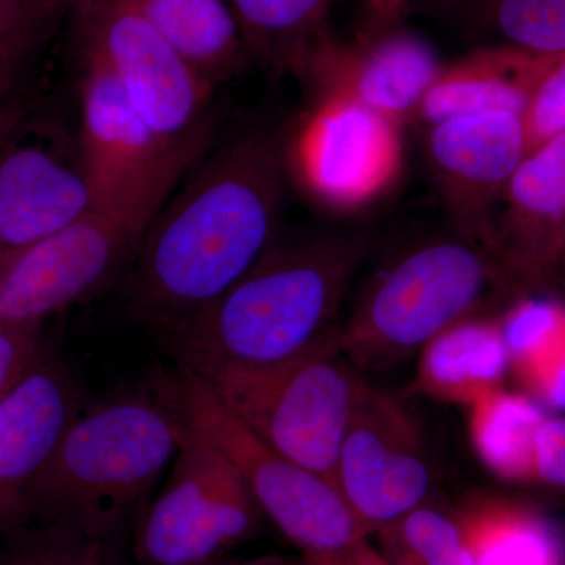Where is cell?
Returning a JSON list of instances; mask_svg holds the SVG:
<instances>
[{
    "mask_svg": "<svg viewBox=\"0 0 565 565\" xmlns=\"http://www.w3.org/2000/svg\"><path fill=\"white\" fill-rule=\"evenodd\" d=\"M444 66L429 41L397 24L356 32L351 43L329 33L300 77L319 93L345 96L403 125L415 118Z\"/></svg>",
    "mask_w": 565,
    "mask_h": 565,
    "instance_id": "obj_15",
    "label": "cell"
},
{
    "mask_svg": "<svg viewBox=\"0 0 565 565\" xmlns=\"http://www.w3.org/2000/svg\"><path fill=\"white\" fill-rule=\"evenodd\" d=\"M525 296L500 259L451 228L386 259L341 319L337 344L360 371L411 359L449 327Z\"/></svg>",
    "mask_w": 565,
    "mask_h": 565,
    "instance_id": "obj_4",
    "label": "cell"
},
{
    "mask_svg": "<svg viewBox=\"0 0 565 565\" xmlns=\"http://www.w3.org/2000/svg\"><path fill=\"white\" fill-rule=\"evenodd\" d=\"M373 248L366 228H332L270 245L255 266L199 313L158 333L195 374L291 362L332 341Z\"/></svg>",
    "mask_w": 565,
    "mask_h": 565,
    "instance_id": "obj_2",
    "label": "cell"
},
{
    "mask_svg": "<svg viewBox=\"0 0 565 565\" xmlns=\"http://www.w3.org/2000/svg\"><path fill=\"white\" fill-rule=\"evenodd\" d=\"M424 154L451 228L490 252L498 206L527 154L523 115L494 111L429 126Z\"/></svg>",
    "mask_w": 565,
    "mask_h": 565,
    "instance_id": "obj_13",
    "label": "cell"
},
{
    "mask_svg": "<svg viewBox=\"0 0 565 565\" xmlns=\"http://www.w3.org/2000/svg\"><path fill=\"white\" fill-rule=\"evenodd\" d=\"M77 145L93 210L139 241L191 167L151 131L114 74L87 52Z\"/></svg>",
    "mask_w": 565,
    "mask_h": 565,
    "instance_id": "obj_8",
    "label": "cell"
},
{
    "mask_svg": "<svg viewBox=\"0 0 565 565\" xmlns=\"http://www.w3.org/2000/svg\"><path fill=\"white\" fill-rule=\"evenodd\" d=\"M509 371L500 321L473 316L446 329L419 352L415 386L435 399L470 407L501 388Z\"/></svg>",
    "mask_w": 565,
    "mask_h": 565,
    "instance_id": "obj_19",
    "label": "cell"
},
{
    "mask_svg": "<svg viewBox=\"0 0 565 565\" xmlns=\"http://www.w3.org/2000/svg\"><path fill=\"white\" fill-rule=\"evenodd\" d=\"M478 565H565V534L531 505L481 498L459 511Z\"/></svg>",
    "mask_w": 565,
    "mask_h": 565,
    "instance_id": "obj_22",
    "label": "cell"
},
{
    "mask_svg": "<svg viewBox=\"0 0 565 565\" xmlns=\"http://www.w3.org/2000/svg\"><path fill=\"white\" fill-rule=\"evenodd\" d=\"M388 565H449L467 544L459 512L449 514L427 503L374 534Z\"/></svg>",
    "mask_w": 565,
    "mask_h": 565,
    "instance_id": "obj_26",
    "label": "cell"
},
{
    "mask_svg": "<svg viewBox=\"0 0 565 565\" xmlns=\"http://www.w3.org/2000/svg\"><path fill=\"white\" fill-rule=\"evenodd\" d=\"M172 465L161 493L137 520V563L206 565L259 533L264 515L243 476L185 427Z\"/></svg>",
    "mask_w": 565,
    "mask_h": 565,
    "instance_id": "obj_9",
    "label": "cell"
},
{
    "mask_svg": "<svg viewBox=\"0 0 565 565\" xmlns=\"http://www.w3.org/2000/svg\"><path fill=\"white\" fill-rule=\"evenodd\" d=\"M50 0H0V58L24 61L35 44Z\"/></svg>",
    "mask_w": 565,
    "mask_h": 565,
    "instance_id": "obj_29",
    "label": "cell"
},
{
    "mask_svg": "<svg viewBox=\"0 0 565 565\" xmlns=\"http://www.w3.org/2000/svg\"><path fill=\"white\" fill-rule=\"evenodd\" d=\"M3 258H6V253L0 250V269H2Z\"/></svg>",
    "mask_w": 565,
    "mask_h": 565,
    "instance_id": "obj_36",
    "label": "cell"
},
{
    "mask_svg": "<svg viewBox=\"0 0 565 565\" xmlns=\"http://www.w3.org/2000/svg\"><path fill=\"white\" fill-rule=\"evenodd\" d=\"M137 244L139 237L120 223L92 211L6 255L0 269V321L43 326L131 262Z\"/></svg>",
    "mask_w": 565,
    "mask_h": 565,
    "instance_id": "obj_12",
    "label": "cell"
},
{
    "mask_svg": "<svg viewBox=\"0 0 565 565\" xmlns=\"http://www.w3.org/2000/svg\"><path fill=\"white\" fill-rule=\"evenodd\" d=\"M535 481L565 490V416H546L534 448Z\"/></svg>",
    "mask_w": 565,
    "mask_h": 565,
    "instance_id": "obj_32",
    "label": "cell"
},
{
    "mask_svg": "<svg viewBox=\"0 0 565 565\" xmlns=\"http://www.w3.org/2000/svg\"><path fill=\"white\" fill-rule=\"evenodd\" d=\"M490 252L523 291L561 277L565 252V132L527 152L494 215Z\"/></svg>",
    "mask_w": 565,
    "mask_h": 565,
    "instance_id": "obj_17",
    "label": "cell"
},
{
    "mask_svg": "<svg viewBox=\"0 0 565 565\" xmlns=\"http://www.w3.org/2000/svg\"><path fill=\"white\" fill-rule=\"evenodd\" d=\"M523 122L527 152L565 132V52L546 61L527 98Z\"/></svg>",
    "mask_w": 565,
    "mask_h": 565,
    "instance_id": "obj_27",
    "label": "cell"
},
{
    "mask_svg": "<svg viewBox=\"0 0 565 565\" xmlns=\"http://www.w3.org/2000/svg\"><path fill=\"white\" fill-rule=\"evenodd\" d=\"M465 11L492 44L535 55L565 52V0H471Z\"/></svg>",
    "mask_w": 565,
    "mask_h": 565,
    "instance_id": "obj_25",
    "label": "cell"
},
{
    "mask_svg": "<svg viewBox=\"0 0 565 565\" xmlns=\"http://www.w3.org/2000/svg\"><path fill=\"white\" fill-rule=\"evenodd\" d=\"M550 55L489 44L445 65L415 118L427 128L494 111L525 114L527 98Z\"/></svg>",
    "mask_w": 565,
    "mask_h": 565,
    "instance_id": "obj_18",
    "label": "cell"
},
{
    "mask_svg": "<svg viewBox=\"0 0 565 565\" xmlns=\"http://www.w3.org/2000/svg\"><path fill=\"white\" fill-rule=\"evenodd\" d=\"M316 99L286 150L288 170L327 210H363L403 172V125L345 96Z\"/></svg>",
    "mask_w": 565,
    "mask_h": 565,
    "instance_id": "obj_10",
    "label": "cell"
},
{
    "mask_svg": "<svg viewBox=\"0 0 565 565\" xmlns=\"http://www.w3.org/2000/svg\"><path fill=\"white\" fill-rule=\"evenodd\" d=\"M288 172L270 129H247L212 152L141 234L126 282L129 318L166 332L241 280L280 236Z\"/></svg>",
    "mask_w": 565,
    "mask_h": 565,
    "instance_id": "obj_1",
    "label": "cell"
},
{
    "mask_svg": "<svg viewBox=\"0 0 565 565\" xmlns=\"http://www.w3.org/2000/svg\"><path fill=\"white\" fill-rule=\"evenodd\" d=\"M87 54L114 74L141 120L182 161L202 158L212 90L140 13L134 0H79Z\"/></svg>",
    "mask_w": 565,
    "mask_h": 565,
    "instance_id": "obj_7",
    "label": "cell"
},
{
    "mask_svg": "<svg viewBox=\"0 0 565 565\" xmlns=\"http://www.w3.org/2000/svg\"><path fill=\"white\" fill-rule=\"evenodd\" d=\"M519 379L539 404L565 411V340L520 373Z\"/></svg>",
    "mask_w": 565,
    "mask_h": 565,
    "instance_id": "obj_30",
    "label": "cell"
},
{
    "mask_svg": "<svg viewBox=\"0 0 565 565\" xmlns=\"http://www.w3.org/2000/svg\"><path fill=\"white\" fill-rule=\"evenodd\" d=\"M85 408L79 379L52 352L0 401V535L24 522L28 487Z\"/></svg>",
    "mask_w": 565,
    "mask_h": 565,
    "instance_id": "obj_16",
    "label": "cell"
},
{
    "mask_svg": "<svg viewBox=\"0 0 565 565\" xmlns=\"http://www.w3.org/2000/svg\"><path fill=\"white\" fill-rule=\"evenodd\" d=\"M150 386L189 433L236 468L263 515L299 550L305 565H353L370 546L337 484L264 445L199 374L174 364Z\"/></svg>",
    "mask_w": 565,
    "mask_h": 565,
    "instance_id": "obj_5",
    "label": "cell"
},
{
    "mask_svg": "<svg viewBox=\"0 0 565 565\" xmlns=\"http://www.w3.org/2000/svg\"><path fill=\"white\" fill-rule=\"evenodd\" d=\"M337 337L278 366L199 374L258 440L333 484L341 446L366 384L338 349Z\"/></svg>",
    "mask_w": 565,
    "mask_h": 565,
    "instance_id": "obj_6",
    "label": "cell"
},
{
    "mask_svg": "<svg viewBox=\"0 0 565 565\" xmlns=\"http://www.w3.org/2000/svg\"><path fill=\"white\" fill-rule=\"evenodd\" d=\"M206 565H305L302 557L285 555H267L253 559H218Z\"/></svg>",
    "mask_w": 565,
    "mask_h": 565,
    "instance_id": "obj_34",
    "label": "cell"
},
{
    "mask_svg": "<svg viewBox=\"0 0 565 565\" xmlns=\"http://www.w3.org/2000/svg\"><path fill=\"white\" fill-rule=\"evenodd\" d=\"M22 62L0 58V143L31 115L33 99L22 79Z\"/></svg>",
    "mask_w": 565,
    "mask_h": 565,
    "instance_id": "obj_31",
    "label": "cell"
},
{
    "mask_svg": "<svg viewBox=\"0 0 565 565\" xmlns=\"http://www.w3.org/2000/svg\"><path fill=\"white\" fill-rule=\"evenodd\" d=\"M24 120L0 143V250L28 247L93 210L77 139Z\"/></svg>",
    "mask_w": 565,
    "mask_h": 565,
    "instance_id": "obj_14",
    "label": "cell"
},
{
    "mask_svg": "<svg viewBox=\"0 0 565 565\" xmlns=\"http://www.w3.org/2000/svg\"><path fill=\"white\" fill-rule=\"evenodd\" d=\"M182 437L184 426L151 386L90 405L28 487L25 520L125 542Z\"/></svg>",
    "mask_w": 565,
    "mask_h": 565,
    "instance_id": "obj_3",
    "label": "cell"
},
{
    "mask_svg": "<svg viewBox=\"0 0 565 565\" xmlns=\"http://www.w3.org/2000/svg\"><path fill=\"white\" fill-rule=\"evenodd\" d=\"M76 2H79V0H76Z\"/></svg>",
    "mask_w": 565,
    "mask_h": 565,
    "instance_id": "obj_38",
    "label": "cell"
},
{
    "mask_svg": "<svg viewBox=\"0 0 565 565\" xmlns=\"http://www.w3.org/2000/svg\"><path fill=\"white\" fill-rule=\"evenodd\" d=\"M565 275V252H564V259H563V267H561V277Z\"/></svg>",
    "mask_w": 565,
    "mask_h": 565,
    "instance_id": "obj_37",
    "label": "cell"
},
{
    "mask_svg": "<svg viewBox=\"0 0 565 565\" xmlns=\"http://www.w3.org/2000/svg\"><path fill=\"white\" fill-rule=\"evenodd\" d=\"M41 327L0 321V401L50 353Z\"/></svg>",
    "mask_w": 565,
    "mask_h": 565,
    "instance_id": "obj_28",
    "label": "cell"
},
{
    "mask_svg": "<svg viewBox=\"0 0 565 565\" xmlns=\"http://www.w3.org/2000/svg\"><path fill=\"white\" fill-rule=\"evenodd\" d=\"M334 482L370 537L426 503L433 482L426 441L422 424L399 394L366 381Z\"/></svg>",
    "mask_w": 565,
    "mask_h": 565,
    "instance_id": "obj_11",
    "label": "cell"
},
{
    "mask_svg": "<svg viewBox=\"0 0 565 565\" xmlns=\"http://www.w3.org/2000/svg\"><path fill=\"white\" fill-rule=\"evenodd\" d=\"M0 565H128L125 542L54 520L28 519L0 535Z\"/></svg>",
    "mask_w": 565,
    "mask_h": 565,
    "instance_id": "obj_24",
    "label": "cell"
},
{
    "mask_svg": "<svg viewBox=\"0 0 565 565\" xmlns=\"http://www.w3.org/2000/svg\"><path fill=\"white\" fill-rule=\"evenodd\" d=\"M362 24L359 32H375L401 24L416 10L465 11L471 0H359Z\"/></svg>",
    "mask_w": 565,
    "mask_h": 565,
    "instance_id": "obj_33",
    "label": "cell"
},
{
    "mask_svg": "<svg viewBox=\"0 0 565 565\" xmlns=\"http://www.w3.org/2000/svg\"><path fill=\"white\" fill-rule=\"evenodd\" d=\"M353 565H388L385 563L384 557L377 552L373 544H370L366 550L359 556Z\"/></svg>",
    "mask_w": 565,
    "mask_h": 565,
    "instance_id": "obj_35",
    "label": "cell"
},
{
    "mask_svg": "<svg viewBox=\"0 0 565 565\" xmlns=\"http://www.w3.org/2000/svg\"><path fill=\"white\" fill-rule=\"evenodd\" d=\"M470 434L476 455L508 482H535L534 448L546 419L527 394L493 390L470 405Z\"/></svg>",
    "mask_w": 565,
    "mask_h": 565,
    "instance_id": "obj_23",
    "label": "cell"
},
{
    "mask_svg": "<svg viewBox=\"0 0 565 565\" xmlns=\"http://www.w3.org/2000/svg\"><path fill=\"white\" fill-rule=\"evenodd\" d=\"M245 50L269 76H302L334 0H232Z\"/></svg>",
    "mask_w": 565,
    "mask_h": 565,
    "instance_id": "obj_21",
    "label": "cell"
},
{
    "mask_svg": "<svg viewBox=\"0 0 565 565\" xmlns=\"http://www.w3.org/2000/svg\"><path fill=\"white\" fill-rule=\"evenodd\" d=\"M172 50L211 88L250 62L239 24L223 0H134Z\"/></svg>",
    "mask_w": 565,
    "mask_h": 565,
    "instance_id": "obj_20",
    "label": "cell"
}]
</instances>
